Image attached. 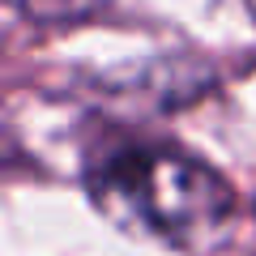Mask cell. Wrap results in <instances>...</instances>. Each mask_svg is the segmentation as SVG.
Listing matches in <instances>:
<instances>
[{
	"label": "cell",
	"mask_w": 256,
	"mask_h": 256,
	"mask_svg": "<svg viewBox=\"0 0 256 256\" xmlns=\"http://www.w3.org/2000/svg\"><path fill=\"white\" fill-rule=\"evenodd\" d=\"M18 4H26V9L38 13V18H64V13L77 9L82 0H18Z\"/></svg>",
	"instance_id": "7a4b0ae2"
},
{
	"label": "cell",
	"mask_w": 256,
	"mask_h": 256,
	"mask_svg": "<svg viewBox=\"0 0 256 256\" xmlns=\"http://www.w3.org/2000/svg\"><path fill=\"white\" fill-rule=\"evenodd\" d=\"M248 4H252V18H256V0H248Z\"/></svg>",
	"instance_id": "3957f363"
},
{
	"label": "cell",
	"mask_w": 256,
	"mask_h": 256,
	"mask_svg": "<svg viewBox=\"0 0 256 256\" xmlns=\"http://www.w3.org/2000/svg\"><path fill=\"white\" fill-rule=\"evenodd\" d=\"M86 188L116 226L180 252L222 239L235 214V192L210 162L154 141L98 146L86 162Z\"/></svg>",
	"instance_id": "6da1fadb"
}]
</instances>
